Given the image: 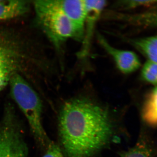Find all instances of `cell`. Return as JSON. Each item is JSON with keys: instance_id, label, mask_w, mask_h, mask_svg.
<instances>
[{"instance_id": "1", "label": "cell", "mask_w": 157, "mask_h": 157, "mask_svg": "<svg viewBox=\"0 0 157 157\" xmlns=\"http://www.w3.org/2000/svg\"><path fill=\"white\" fill-rule=\"evenodd\" d=\"M58 126L60 148L65 157H94L107 146L114 133L109 110L84 98L65 102Z\"/></svg>"}, {"instance_id": "2", "label": "cell", "mask_w": 157, "mask_h": 157, "mask_svg": "<svg viewBox=\"0 0 157 157\" xmlns=\"http://www.w3.org/2000/svg\"><path fill=\"white\" fill-rule=\"evenodd\" d=\"M39 42L21 31L0 27V91L16 74L27 79L35 77L42 67Z\"/></svg>"}, {"instance_id": "3", "label": "cell", "mask_w": 157, "mask_h": 157, "mask_svg": "<svg viewBox=\"0 0 157 157\" xmlns=\"http://www.w3.org/2000/svg\"><path fill=\"white\" fill-rule=\"evenodd\" d=\"M33 6L38 25L56 47L71 39L82 42L84 31L64 12L60 0L36 1Z\"/></svg>"}, {"instance_id": "4", "label": "cell", "mask_w": 157, "mask_h": 157, "mask_svg": "<svg viewBox=\"0 0 157 157\" xmlns=\"http://www.w3.org/2000/svg\"><path fill=\"white\" fill-rule=\"evenodd\" d=\"M27 80L21 74L13 76L9 83L11 94L27 120L37 143L46 149L52 141L42 125V101Z\"/></svg>"}, {"instance_id": "5", "label": "cell", "mask_w": 157, "mask_h": 157, "mask_svg": "<svg viewBox=\"0 0 157 157\" xmlns=\"http://www.w3.org/2000/svg\"><path fill=\"white\" fill-rule=\"evenodd\" d=\"M28 152L15 109L12 104H7L0 121V157H27Z\"/></svg>"}, {"instance_id": "6", "label": "cell", "mask_w": 157, "mask_h": 157, "mask_svg": "<svg viewBox=\"0 0 157 157\" xmlns=\"http://www.w3.org/2000/svg\"><path fill=\"white\" fill-rule=\"evenodd\" d=\"M98 39L100 45L111 57L117 68L121 73L131 74L140 67L141 63L140 59L135 52L113 47L100 34L98 35Z\"/></svg>"}, {"instance_id": "7", "label": "cell", "mask_w": 157, "mask_h": 157, "mask_svg": "<svg viewBox=\"0 0 157 157\" xmlns=\"http://www.w3.org/2000/svg\"><path fill=\"white\" fill-rule=\"evenodd\" d=\"M84 2L86 8V17L85 22L84 37L82 41L83 45L79 52L81 57L86 56L88 53L94 28L107 5L106 1L101 0H85Z\"/></svg>"}, {"instance_id": "8", "label": "cell", "mask_w": 157, "mask_h": 157, "mask_svg": "<svg viewBox=\"0 0 157 157\" xmlns=\"http://www.w3.org/2000/svg\"><path fill=\"white\" fill-rule=\"evenodd\" d=\"M113 18L129 25L146 28H157V11L132 14L116 12Z\"/></svg>"}, {"instance_id": "9", "label": "cell", "mask_w": 157, "mask_h": 157, "mask_svg": "<svg viewBox=\"0 0 157 157\" xmlns=\"http://www.w3.org/2000/svg\"><path fill=\"white\" fill-rule=\"evenodd\" d=\"M30 3L24 0H0V21L23 16L29 10Z\"/></svg>"}, {"instance_id": "10", "label": "cell", "mask_w": 157, "mask_h": 157, "mask_svg": "<svg viewBox=\"0 0 157 157\" xmlns=\"http://www.w3.org/2000/svg\"><path fill=\"white\" fill-rule=\"evenodd\" d=\"M128 42L148 60L157 63V36L131 39Z\"/></svg>"}, {"instance_id": "11", "label": "cell", "mask_w": 157, "mask_h": 157, "mask_svg": "<svg viewBox=\"0 0 157 157\" xmlns=\"http://www.w3.org/2000/svg\"><path fill=\"white\" fill-rule=\"evenodd\" d=\"M144 120L152 126L157 125V86L147 98L143 110Z\"/></svg>"}, {"instance_id": "12", "label": "cell", "mask_w": 157, "mask_h": 157, "mask_svg": "<svg viewBox=\"0 0 157 157\" xmlns=\"http://www.w3.org/2000/svg\"><path fill=\"white\" fill-rule=\"evenodd\" d=\"M157 5V0H124L118 1L114 4L115 9L122 11L137 9L142 7H148Z\"/></svg>"}, {"instance_id": "13", "label": "cell", "mask_w": 157, "mask_h": 157, "mask_svg": "<svg viewBox=\"0 0 157 157\" xmlns=\"http://www.w3.org/2000/svg\"><path fill=\"white\" fill-rule=\"evenodd\" d=\"M140 76L143 81L157 86V63L147 60L141 69Z\"/></svg>"}, {"instance_id": "14", "label": "cell", "mask_w": 157, "mask_h": 157, "mask_svg": "<svg viewBox=\"0 0 157 157\" xmlns=\"http://www.w3.org/2000/svg\"><path fill=\"white\" fill-rule=\"evenodd\" d=\"M150 147L144 141H140L135 146L124 152L121 157H151Z\"/></svg>"}, {"instance_id": "15", "label": "cell", "mask_w": 157, "mask_h": 157, "mask_svg": "<svg viewBox=\"0 0 157 157\" xmlns=\"http://www.w3.org/2000/svg\"><path fill=\"white\" fill-rule=\"evenodd\" d=\"M45 154L42 157H65L60 147L51 141L46 147Z\"/></svg>"}]
</instances>
